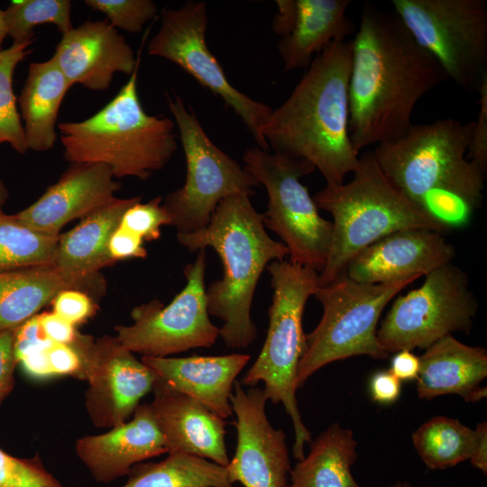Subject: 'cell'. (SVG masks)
I'll return each instance as SVG.
<instances>
[{"instance_id": "6da1fadb", "label": "cell", "mask_w": 487, "mask_h": 487, "mask_svg": "<svg viewBox=\"0 0 487 487\" xmlns=\"http://www.w3.org/2000/svg\"><path fill=\"white\" fill-rule=\"evenodd\" d=\"M449 79L393 12L365 4L354 39L349 80V135L354 150L406 134L413 109Z\"/></svg>"}, {"instance_id": "7a4b0ae2", "label": "cell", "mask_w": 487, "mask_h": 487, "mask_svg": "<svg viewBox=\"0 0 487 487\" xmlns=\"http://www.w3.org/2000/svg\"><path fill=\"white\" fill-rule=\"evenodd\" d=\"M351 68L352 41L327 45L262 131L273 152L308 161L329 186L343 184L359 164L349 135Z\"/></svg>"}, {"instance_id": "3957f363", "label": "cell", "mask_w": 487, "mask_h": 487, "mask_svg": "<svg viewBox=\"0 0 487 487\" xmlns=\"http://www.w3.org/2000/svg\"><path fill=\"white\" fill-rule=\"evenodd\" d=\"M473 126L453 118L412 124L372 151L391 184L446 231L467 225L483 198L486 174L466 156Z\"/></svg>"}, {"instance_id": "277c9868", "label": "cell", "mask_w": 487, "mask_h": 487, "mask_svg": "<svg viewBox=\"0 0 487 487\" xmlns=\"http://www.w3.org/2000/svg\"><path fill=\"white\" fill-rule=\"evenodd\" d=\"M177 239L189 252L211 247L219 255L224 273L206 289L207 311L223 320L219 335L227 347H248L258 334L251 318L257 283L270 262L289 255L288 248L267 234L247 194L225 198L207 226Z\"/></svg>"}, {"instance_id": "5b68a950", "label": "cell", "mask_w": 487, "mask_h": 487, "mask_svg": "<svg viewBox=\"0 0 487 487\" xmlns=\"http://www.w3.org/2000/svg\"><path fill=\"white\" fill-rule=\"evenodd\" d=\"M137 70L92 116L58 125L64 157L73 164H104L115 178L147 179L172 158L175 123L148 115L139 99Z\"/></svg>"}, {"instance_id": "8992f818", "label": "cell", "mask_w": 487, "mask_h": 487, "mask_svg": "<svg viewBox=\"0 0 487 487\" xmlns=\"http://www.w3.org/2000/svg\"><path fill=\"white\" fill-rule=\"evenodd\" d=\"M353 173L349 182L326 185L313 198L317 208L333 216L331 246L318 286L335 280L357 253L389 234L409 228L447 232L391 184L372 151L360 156Z\"/></svg>"}, {"instance_id": "52a82bcc", "label": "cell", "mask_w": 487, "mask_h": 487, "mask_svg": "<svg viewBox=\"0 0 487 487\" xmlns=\"http://www.w3.org/2000/svg\"><path fill=\"white\" fill-rule=\"evenodd\" d=\"M266 268L272 288L269 328L259 356L240 382L254 387L262 381L267 400L284 406L294 427L293 455L299 461L305 456V444L311 443L296 398L298 368L307 346L302 318L318 286V271L285 260L273 261Z\"/></svg>"}, {"instance_id": "ba28073f", "label": "cell", "mask_w": 487, "mask_h": 487, "mask_svg": "<svg viewBox=\"0 0 487 487\" xmlns=\"http://www.w3.org/2000/svg\"><path fill=\"white\" fill-rule=\"evenodd\" d=\"M417 279L367 284L343 272L317 286L314 296L323 308L317 327L307 335V346L297 373L298 389L325 365L352 356L384 360L389 354L377 340V324L387 304Z\"/></svg>"}, {"instance_id": "9c48e42d", "label": "cell", "mask_w": 487, "mask_h": 487, "mask_svg": "<svg viewBox=\"0 0 487 487\" xmlns=\"http://www.w3.org/2000/svg\"><path fill=\"white\" fill-rule=\"evenodd\" d=\"M244 169L266 188L269 201L263 225L277 234L289 250V261L318 272L329 253L332 222L323 218L300 178L316 169L308 161L259 147L245 151Z\"/></svg>"}, {"instance_id": "30bf717a", "label": "cell", "mask_w": 487, "mask_h": 487, "mask_svg": "<svg viewBox=\"0 0 487 487\" xmlns=\"http://www.w3.org/2000/svg\"><path fill=\"white\" fill-rule=\"evenodd\" d=\"M166 97L179 132L187 173L183 186L170 192L162 207L177 234H188L207 226L222 199L234 194L250 196L260 184L213 143L193 109L179 96Z\"/></svg>"}, {"instance_id": "8fae6325", "label": "cell", "mask_w": 487, "mask_h": 487, "mask_svg": "<svg viewBox=\"0 0 487 487\" xmlns=\"http://www.w3.org/2000/svg\"><path fill=\"white\" fill-rule=\"evenodd\" d=\"M394 13L415 41L467 92L487 76L484 0H392Z\"/></svg>"}, {"instance_id": "7c38bea8", "label": "cell", "mask_w": 487, "mask_h": 487, "mask_svg": "<svg viewBox=\"0 0 487 487\" xmlns=\"http://www.w3.org/2000/svg\"><path fill=\"white\" fill-rule=\"evenodd\" d=\"M425 276L418 289L394 300L377 330L379 345L388 354L427 349L453 333L470 332L478 302L466 273L450 262Z\"/></svg>"}, {"instance_id": "4fadbf2b", "label": "cell", "mask_w": 487, "mask_h": 487, "mask_svg": "<svg viewBox=\"0 0 487 487\" xmlns=\"http://www.w3.org/2000/svg\"><path fill=\"white\" fill-rule=\"evenodd\" d=\"M207 5L203 1H187L179 8L164 9L161 27L148 42V54L175 63L218 96L240 116L259 148L269 152L262 131L272 110L231 85L207 45Z\"/></svg>"}, {"instance_id": "5bb4252c", "label": "cell", "mask_w": 487, "mask_h": 487, "mask_svg": "<svg viewBox=\"0 0 487 487\" xmlns=\"http://www.w3.org/2000/svg\"><path fill=\"white\" fill-rule=\"evenodd\" d=\"M206 250L184 268L187 283L171 302L157 299L135 307L133 324L117 326L116 337L133 353L166 357L193 348L211 347L219 328L210 320L205 286Z\"/></svg>"}, {"instance_id": "9a60e30c", "label": "cell", "mask_w": 487, "mask_h": 487, "mask_svg": "<svg viewBox=\"0 0 487 487\" xmlns=\"http://www.w3.org/2000/svg\"><path fill=\"white\" fill-rule=\"evenodd\" d=\"M83 364V380L88 381L86 408L97 427H115L126 419L151 391L156 372L139 361L116 336L103 335L96 340L78 333L71 343Z\"/></svg>"}, {"instance_id": "2e32d148", "label": "cell", "mask_w": 487, "mask_h": 487, "mask_svg": "<svg viewBox=\"0 0 487 487\" xmlns=\"http://www.w3.org/2000/svg\"><path fill=\"white\" fill-rule=\"evenodd\" d=\"M240 381L234 383L230 398L236 416L237 442L226 471L230 482L244 487H287L290 471L286 435L274 428L265 411L268 400L260 388L244 391Z\"/></svg>"}, {"instance_id": "e0dca14e", "label": "cell", "mask_w": 487, "mask_h": 487, "mask_svg": "<svg viewBox=\"0 0 487 487\" xmlns=\"http://www.w3.org/2000/svg\"><path fill=\"white\" fill-rule=\"evenodd\" d=\"M454 246L443 234L427 228H409L389 234L357 253L345 273L367 284L418 279L452 262Z\"/></svg>"}, {"instance_id": "ac0fdd59", "label": "cell", "mask_w": 487, "mask_h": 487, "mask_svg": "<svg viewBox=\"0 0 487 487\" xmlns=\"http://www.w3.org/2000/svg\"><path fill=\"white\" fill-rule=\"evenodd\" d=\"M139 201L140 197L115 198L60 234L52 265L69 289L90 297L104 293L106 284L99 271L115 262L109 252L111 236L125 211Z\"/></svg>"}, {"instance_id": "d6986e66", "label": "cell", "mask_w": 487, "mask_h": 487, "mask_svg": "<svg viewBox=\"0 0 487 487\" xmlns=\"http://www.w3.org/2000/svg\"><path fill=\"white\" fill-rule=\"evenodd\" d=\"M51 58L71 86L94 91L108 89L115 73L131 76L139 64L124 37L107 20L87 21L62 34Z\"/></svg>"}, {"instance_id": "ffe728a7", "label": "cell", "mask_w": 487, "mask_h": 487, "mask_svg": "<svg viewBox=\"0 0 487 487\" xmlns=\"http://www.w3.org/2000/svg\"><path fill=\"white\" fill-rule=\"evenodd\" d=\"M104 164H73L31 206L14 214L25 225L51 235L76 218L112 202L120 183Z\"/></svg>"}, {"instance_id": "44dd1931", "label": "cell", "mask_w": 487, "mask_h": 487, "mask_svg": "<svg viewBox=\"0 0 487 487\" xmlns=\"http://www.w3.org/2000/svg\"><path fill=\"white\" fill-rule=\"evenodd\" d=\"M152 391L151 406L168 453L196 455L226 467L229 458L224 418L198 400L171 389L160 378Z\"/></svg>"}, {"instance_id": "7402d4cb", "label": "cell", "mask_w": 487, "mask_h": 487, "mask_svg": "<svg viewBox=\"0 0 487 487\" xmlns=\"http://www.w3.org/2000/svg\"><path fill=\"white\" fill-rule=\"evenodd\" d=\"M78 456L98 482L108 483L127 475L142 461L168 453L151 404H140L129 422L102 435L86 436L76 442Z\"/></svg>"}, {"instance_id": "603a6c76", "label": "cell", "mask_w": 487, "mask_h": 487, "mask_svg": "<svg viewBox=\"0 0 487 487\" xmlns=\"http://www.w3.org/2000/svg\"><path fill=\"white\" fill-rule=\"evenodd\" d=\"M245 354L181 358L142 356L171 389L202 402L222 418L232 416L230 398L236 376L250 361Z\"/></svg>"}, {"instance_id": "cb8c5ba5", "label": "cell", "mask_w": 487, "mask_h": 487, "mask_svg": "<svg viewBox=\"0 0 487 487\" xmlns=\"http://www.w3.org/2000/svg\"><path fill=\"white\" fill-rule=\"evenodd\" d=\"M419 362L416 381L420 399L457 394L473 403L486 397V387L480 385L487 376L484 348L467 345L449 335L427 348Z\"/></svg>"}, {"instance_id": "d4e9b609", "label": "cell", "mask_w": 487, "mask_h": 487, "mask_svg": "<svg viewBox=\"0 0 487 487\" xmlns=\"http://www.w3.org/2000/svg\"><path fill=\"white\" fill-rule=\"evenodd\" d=\"M350 0H296L289 32L278 43L286 71L308 68L314 54L332 42L345 41L355 33L354 22L346 15Z\"/></svg>"}, {"instance_id": "484cf974", "label": "cell", "mask_w": 487, "mask_h": 487, "mask_svg": "<svg viewBox=\"0 0 487 487\" xmlns=\"http://www.w3.org/2000/svg\"><path fill=\"white\" fill-rule=\"evenodd\" d=\"M70 87L52 58L29 65L17 98L28 150L45 152L53 147L59 110Z\"/></svg>"}, {"instance_id": "4316f807", "label": "cell", "mask_w": 487, "mask_h": 487, "mask_svg": "<svg viewBox=\"0 0 487 487\" xmlns=\"http://www.w3.org/2000/svg\"><path fill=\"white\" fill-rule=\"evenodd\" d=\"M356 446L352 430L330 425L311 444L309 454L290 469L287 487H361L351 473Z\"/></svg>"}, {"instance_id": "83f0119b", "label": "cell", "mask_w": 487, "mask_h": 487, "mask_svg": "<svg viewBox=\"0 0 487 487\" xmlns=\"http://www.w3.org/2000/svg\"><path fill=\"white\" fill-rule=\"evenodd\" d=\"M63 289L52 264L0 272V332L16 329Z\"/></svg>"}, {"instance_id": "f1b7e54d", "label": "cell", "mask_w": 487, "mask_h": 487, "mask_svg": "<svg viewBox=\"0 0 487 487\" xmlns=\"http://www.w3.org/2000/svg\"><path fill=\"white\" fill-rule=\"evenodd\" d=\"M122 487H233L226 468L196 455L173 453L134 464Z\"/></svg>"}, {"instance_id": "f546056e", "label": "cell", "mask_w": 487, "mask_h": 487, "mask_svg": "<svg viewBox=\"0 0 487 487\" xmlns=\"http://www.w3.org/2000/svg\"><path fill=\"white\" fill-rule=\"evenodd\" d=\"M476 432L458 419L435 417L412 434L413 446L430 470H444L470 459Z\"/></svg>"}, {"instance_id": "4dcf8cb0", "label": "cell", "mask_w": 487, "mask_h": 487, "mask_svg": "<svg viewBox=\"0 0 487 487\" xmlns=\"http://www.w3.org/2000/svg\"><path fill=\"white\" fill-rule=\"evenodd\" d=\"M59 235L36 231L14 215L0 214V272L52 264Z\"/></svg>"}, {"instance_id": "1f68e13d", "label": "cell", "mask_w": 487, "mask_h": 487, "mask_svg": "<svg viewBox=\"0 0 487 487\" xmlns=\"http://www.w3.org/2000/svg\"><path fill=\"white\" fill-rule=\"evenodd\" d=\"M71 6L69 0L13 1L4 10L7 35L15 43L32 42L34 28L44 23L56 25L64 34L73 28Z\"/></svg>"}, {"instance_id": "d6a6232c", "label": "cell", "mask_w": 487, "mask_h": 487, "mask_svg": "<svg viewBox=\"0 0 487 487\" xmlns=\"http://www.w3.org/2000/svg\"><path fill=\"white\" fill-rule=\"evenodd\" d=\"M32 42L15 43L0 50V144L8 143L23 154L26 146L23 124L14 93L13 78L17 65L29 54Z\"/></svg>"}, {"instance_id": "836d02e7", "label": "cell", "mask_w": 487, "mask_h": 487, "mask_svg": "<svg viewBox=\"0 0 487 487\" xmlns=\"http://www.w3.org/2000/svg\"><path fill=\"white\" fill-rule=\"evenodd\" d=\"M85 4L104 14L114 28L130 33L140 32L158 13L157 5L152 0H86Z\"/></svg>"}, {"instance_id": "e575fe53", "label": "cell", "mask_w": 487, "mask_h": 487, "mask_svg": "<svg viewBox=\"0 0 487 487\" xmlns=\"http://www.w3.org/2000/svg\"><path fill=\"white\" fill-rule=\"evenodd\" d=\"M0 487H62L40 457H14L0 448Z\"/></svg>"}, {"instance_id": "d590c367", "label": "cell", "mask_w": 487, "mask_h": 487, "mask_svg": "<svg viewBox=\"0 0 487 487\" xmlns=\"http://www.w3.org/2000/svg\"><path fill=\"white\" fill-rule=\"evenodd\" d=\"M161 203L160 197L147 203L137 202L125 211L119 226L146 241L158 239L161 226L170 225V217Z\"/></svg>"}, {"instance_id": "8d00e7d4", "label": "cell", "mask_w": 487, "mask_h": 487, "mask_svg": "<svg viewBox=\"0 0 487 487\" xmlns=\"http://www.w3.org/2000/svg\"><path fill=\"white\" fill-rule=\"evenodd\" d=\"M53 313L76 326L92 317L96 305L92 298L79 290L63 289L52 300Z\"/></svg>"}, {"instance_id": "74e56055", "label": "cell", "mask_w": 487, "mask_h": 487, "mask_svg": "<svg viewBox=\"0 0 487 487\" xmlns=\"http://www.w3.org/2000/svg\"><path fill=\"white\" fill-rule=\"evenodd\" d=\"M477 92L480 95V109L468 148V160L484 174L487 172V76L482 79Z\"/></svg>"}, {"instance_id": "f35d334b", "label": "cell", "mask_w": 487, "mask_h": 487, "mask_svg": "<svg viewBox=\"0 0 487 487\" xmlns=\"http://www.w3.org/2000/svg\"><path fill=\"white\" fill-rule=\"evenodd\" d=\"M52 375H71L83 380L80 354L72 345L51 344L46 350Z\"/></svg>"}, {"instance_id": "ab89813d", "label": "cell", "mask_w": 487, "mask_h": 487, "mask_svg": "<svg viewBox=\"0 0 487 487\" xmlns=\"http://www.w3.org/2000/svg\"><path fill=\"white\" fill-rule=\"evenodd\" d=\"M52 342L44 337L35 315L14 330V349L17 362L24 356L48 348Z\"/></svg>"}, {"instance_id": "60d3db41", "label": "cell", "mask_w": 487, "mask_h": 487, "mask_svg": "<svg viewBox=\"0 0 487 487\" xmlns=\"http://www.w3.org/2000/svg\"><path fill=\"white\" fill-rule=\"evenodd\" d=\"M14 330L0 332V406L14 386V370L18 365L14 349Z\"/></svg>"}, {"instance_id": "b9f144b4", "label": "cell", "mask_w": 487, "mask_h": 487, "mask_svg": "<svg viewBox=\"0 0 487 487\" xmlns=\"http://www.w3.org/2000/svg\"><path fill=\"white\" fill-rule=\"evenodd\" d=\"M144 240L120 226L114 232L109 242V252L115 261L128 258H145Z\"/></svg>"}, {"instance_id": "7bdbcfd3", "label": "cell", "mask_w": 487, "mask_h": 487, "mask_svg": "<svg viewBox=\"0 0 487 487\" xmlns=\"http://www.w3.org/2000/svg\"><path fill=\"white\" fill-rule=\"evenodd\" d=\"M369 391L372 400L376 403L390 405L399 399L401 382L390 370L379 371L373 373L370 379Z\"/></svg>"}, {"instance_id": "ee69618b", "label": "cell", "mask_w": 487, "mask_h": 487, "mask_svg": "<svg viewBox=\"0 0 487 487\" xmlns=\"http://www.w3.org/2000/svg\"><path fill=\"white\" fill-rule=\"evenodd\" d=\"M39 324L44 337L53 344L69 345L78 333L75 326L53 312L39 315Z\"/></svg>"}, {"instance_id": "f6af8a7d", "label": "cell", "mask_w": 487, "mask_h": 487, "mask_svg": "<svg viewBox=\"0 0 487 487\" xmlns=\"http://www.w3.org/2000/svg\"><path fill=\"white\" fill-rule=\"evenodd\" d=\"M419 368L418 356L410 350H400L392 357L390 372L400 381H411L418 379Z\"/></svg>"}, {"instance_id": "bcb514c9", "label": "cell", "mask_w": 487, "mask_h": 487, "mask_svg": "<svg viewBox=\"0 0 487 487\" xmlns=\"http://www.w3.org/2000/svg\"><path fill=\"white\" fill-rule=\"evenodd\" d=\"M46 349L32 353L22 358L18 364L21 365L23 371L34 378H46L53 376L46 355Z\"/></svg>"}, {"instance_id": "7dc6e473", "label": "cell", "mask_w": 487, "mask_h": 487, "mask_svg": "<svg viewBox=\"0 0 487 487\" xmlns=\"http://www.w3.org/2000/svg\"><path fill=\"white\" fill-rule=\"evenodd\" d=\"M476 438L472 455L469 459L471 464L487 474V423H479L474 429Z\"/></svg>"}, {"instance_id": "c3c4849f", "label": "cell", "mask_w": 487, "mask_h": 487, "mask_svg": "<svg viewBox=\"0 0 487 487\" xmlns=\"http://www.w3.org/2000/svg\"><path fill=\"white\" fill-rule=\"evenodd\" d=\"M7 35V30L4 18V11L0 10V50L3 49V42Z\"/></svg>"}, {"instance_id": "681fc988", "label": "cell", "mask_w": 487, "mask_h": 487, "mask_svg": "<svg viewBox=\"0 0 487 487\" xmlns=\"http://www.w3.org/2000/svg\"><path fill=\"white\" fill-rule=\"evenodd\" d=\"M8 198V191L0 179V214L3 213V206L5 205L6 199Z\"/></svg>"}, {"instance_id": "f907efd6", "label": "cell", "mask_w": 487, "mask_h": 487, "mask_svg": "<svg viewBox=\"0 0 487 487\" xmlns=\"http://www.w3.org/2000/svg\"><path fill=\"white\" fill-rule=\"evenodd\" d=\"M391 487H412V485L407 481H398L394 482Z\"/></svg>"}]
</instances>
